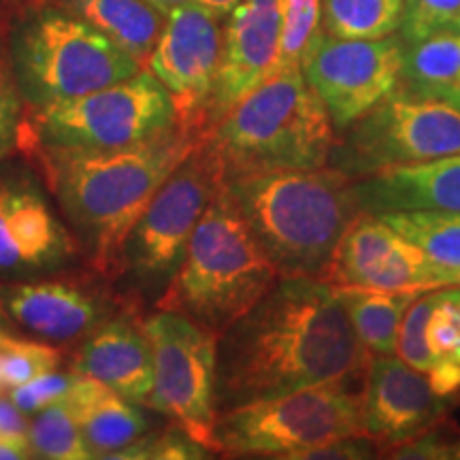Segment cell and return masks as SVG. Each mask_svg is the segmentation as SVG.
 Instances as JSON below:
<instances>
[{"instance_id":"6da1fadb","label":"cell","mask_w":460,"mask_h":460,"mask_svg":"<svg viewBox=\"0 0 460 460\" xmlns=\"http://www.w3.org/2000/svg\"><path fill=\"white\" fill-rule=\"evenodd\" d=\"M371 356L339 303L335 286L318 278L281 275L217 339V411L360 377Z\"/></svg>"},{"instance_id":"7a4b0ae2","label":"cell","mask_w":460,"mask_h":460,"mask_svg":"<svg viewBox=\"0 0 460 460\" xmlns=\"http://www.w3.org/2000/svg\"><path fill=\"white\" fill-rule=\"evenodd\" d=\"M205 135L180 124L119 149H45L51 186L68 220L107 271L124 254L126 239L156 190Z\"/></svg>"},{"instance_id":"3957f363","label":"cell","mask_w":460,"mask_h":460,"mask_svg":"<svg viewBox=\"0 0 460 460\" xmlns=\"http://www.w3.org/2000/svg\"><path fill=\"white\" fill-rule=\"evenodd\" d=\"M224 188L279 278L326 281L339 241L362 214L354 180L331 164L230 177Z\"/></svg>"},{"instance_id":"277c9868","label":"cell","mask_w":460,"mask_h":460,"mask_svg":"<svg viewBox=\"0 0 460 460\" xmlns=\"http://www.w3.org/2000/svg\"><path fill=\"white\" fill-rule=\"evenodd\" d=\"M205 137L224 166V180H230L322 169L329 164L337 130L301 66H288L241 99Z\"/></svg>"},{"instance_id":"5b68a950","label":"cell","mask_w":460,"mask_h":460,"mask_svg":"<svg viewBox=\"0 0 460 460\" xmlns=\"http://www.w3.org/2000/svg\"><path fill=\"white\" fill-rule=\"evenodd\" d=\"M279 279L222 186L188 241L158 309L190 318L220 337Z\"/></svg>"},{"instance_id":"8992f818","label":"cell","mask_w":460,"mask_h":460,"mask_svg":"<svg viewBox=\"0 0 460 460\" xmlns=\"http://www.w3.org/2000/svg\"><path fill=\"white\" fill-rule=\"evenodd\" d=\"M17 88L32 109L79 99L141 71L105 34L62 7H43L17 24L9 45Z\"/></svg>"},{"instance_id":"52a82bcc","label":"cell","mask_w":460,"mask_h":460,"mask_svg":"<svg viewBox=\"0 0 460 460\" xmlns=\"http://www.w3.org/2000/svg\"><path fill=\"white\" fill-rule=\"evenodd\" d=\"M358 377L315 384L217 411V452L241 456L288 458L309 447L349 437H365Z\"/></svg>"},{"instance_id":"ba28073f","label":"cell","mask_w":460,"mask_h":460,"mask_svg":"<svg viewBox=\"0 0 460 460\" xmlns=\"http://www.w3.org/2000/svg\"><path fill=\"white\" fill-rule=\"evenodd\" d=\"M177 126L169 92L147 68L79 99L34 109L43 149H119L143 143Z\"/></svg>"},{"instance_id":"9c48e42d","label":"cell","mask_w":460,"mask_h":460,"mask_svg":"<svg viewBox=\"0 0 460 460\" xmlns=\"http://www.w3.org/2000/svg\"><path fill=\"white\" fill-rule=\"evenodd\" d=\"M460 154V107L394 90L339 132L329 164L352 180Z\"/></svg>"},{"instance_id":"30bf717a","label":"cell","mask_w":460,"mask_h":460,"mask_svg":"<svg viewBox=\"0 0 460 460\" xmlns=\"http://www.w3.org/2000/svg\"><path fill=\"white\" fill-rule=\"evenodd\" d=\"M152 345L154 386L146 405L209 452L216 446L217 335L186 315L158 309L141 324Z\"/></svg>"},{"instance_id":"8fae6325","label":"cell","mask_w":460,"mask_h":460,"mask_svg":"<svg viewBox=\"0 0 460 460\" xmlns=\"http://www.w3.org/2000/svg\"><path fill=\"white\" fill-rule=\"evenodd\" d=\"M222 186L224 166L203 137L156 190L126 239L122 256L137 279L160 284L172 278L194 228Z\"/></svg>"},{"instance_id":"7c38bea8","label":"cell","mask_w":460,"mask_h":460,"mask_svg":"<svg viewBox=\"0 0 460 460\" xmlns=\"http://www.w3.org/2000/svg\"><path fill=\"white\" fill-rule=\"evenodd\" d=\"M401 37L339 39L320 28L301 58V71L324 102L337 135L399 88Z\"/></svg>"},{"instance_id":"4fadbf2b","label":"cell","mask_w":460,"mask_h":460,"mask_svg":"<svg viewBox=\"0 0 460 460\" xmlns=\"http://www.w3.org/2000/svg\"><path fill=\"white\" fill-rule=\"evenodd\" d=\"M222 20L197 0L172 9L146 65L169 92L177 124L200 135L220 71Z\"/></svg>"},{"instance_id":"5bb4252c","label":"cell","mask_w":460,"mask_h":460,"mask_svg":"<svg viewBox=\"0 0 460 460\" xmlns=\"http://www.w3.org/2000/svg\"><path fill=\"white\" fill-rule=\"evenodd\" d=\"M326 281L369 290H437L460 286V273L430 261L382 217L360 214L339 241Z\"/></svg>"},{"instance_id":"9a60e30c","label":"cell","mask_w":460,"mask_h":460,"mask_svg":"<svg viewBox=\"0 0 460 460\" xmlns=\"http://www.w3.org/2000/svg\"><path fill=\"white\" fill-rule=\"evenodd\" d=\"M450 396L437 394L429 373L405 360L373 354L362 379L365 437L379 452H390L435 424L444 422Z\"/></svg>"},{"instance_id":"2e32d148","label":"cell","mask_w":460,"mask_h":460,"mask_svg":"<svg viewBox=\"0 0 460 460\" xmlns=\"http://www.w3.org/2000/svg\"><path fill=\"white\" fill-rule=\"evenodd\" d=\"M226 17L220 71L207 109L205 135L279 68V0H241Z\"/></svg>"},{"instance_id":"e0dca14e","label":"cell","mask_w":460,"mask_h":460,"mask_svg":"<svg viewBox=\"0 0 460 460\" xmlns=\"http://www.w3.org/2000/svg\"><path fill=\"white\" fill-rule=\"evenodd\" d=\"M75 254L73 237L31 181L0 177V275L54 269Z\"/></svg>"},{"instance_id":"ac0fdd59","label":"cell","mask_w":460,"mask_h":460,"mask_svg":"<svg viewBox=\"0 0 460 460\" xmlns=\"http://www.w3.org/2000/svg\"><path fill=\"white\" fill-rule=\"evenodd\" d=\"M9 320L43 341H71L107 322V301L71 281H26L0 288Z\"/></svg>"},{"instance_id":"d6986e66","label":"cell","mask_w":460,"mask_h":460,"mask_svg":"<svg viewBox=\"0 0 460 460\" xmlns=\"http://www.w3.org/2000/svg\"><path fill=\"white\" fill-rule=\"evenodd\" d=\"M362 214L456 211L460 214V154L382 169L354 180Z\"/></svg>"},{"instance_id":"ffe728a7","label":"cell","mask_w":460,"mask_h":460,"mask_svg":"<svg viewBox=\"0 0 460 460\" xmlns=\"http://www.w3.org/2000/svg\"><path fill=\"white\" fill-rule=\"evenodd\" d=\"M71 371L105 384L124 399L146 405L154 386L152 345L139 326L126 320L102 322L85 337Z\"/></svg>"},{"instance_id":"44dd1931","label":"cell","mask_w":460,"mask_h":460,"mask_svg":"<svg viewBox=\"0 0 460 460\" xmlns=\"http://www.w3.org/2000/svg\"><path fill=\"white\" fill-rule=\"evenodd\" d=\"M65 402L77 418L92 458H111L147 430V420L137 402L82 373H77V382Z\"/></svg>"},{"instance_id":"7402d4cb","label":"cell","mask_w":460,"mask_h":460,"mask_svg":"<svg viewBox=\"0 0 460 460\" xmlns=\"http://www.w3.org/2000/svg\"><path fill=\"white\" fill-rule=\"evenodd\" d=\"M58 7L82 17L146 68L166 15L147 0H58Z\"/></svg>"},{"instance_id":"603a6c76","label":"cell","mask_w":460,"mask_h":460,"mask_svg":"<svg viewBox=\"0 0 460 460\" xmlns=\"http://www.w3.org/2000/svg\"><path fill=\"white\" fill-rule=\"evenodd\" d=\"M396 90L460 107V32L444 31L402 43L401 82Z\"/></svg>"},{"instance_id":"cb8c5ba5","label":"cell","mask_w":460,"mask_h":460,"mask_svg":"<svg viewBox=\"0 0 460 460\" xmlns=\"http://www.w3.org/2000/svg\"><path fill=\"white\" fill-rule=\"evenodd\" d=\"M335 292L362 345L377 356L396 354L402 315L420 292L369 290L354 286H335Z\"/></svg>"},{"instance_id":"d4e9b609","label":"cell","mask_w":460,"mask_h":460,"mask_svg":"<svg viewBox=\"0 0 460 460\" xmlns=\"http://www.w3.org/2000/svg\"><path fill=\"white\" fill-rule=\"evenodd\" d=\"M405 0H320V28L339 39H382L401 28Z\"/></svg>"},{"instance_id":"484cf974","label":"cell","mask_w":460,"mask_h":460,"mask_svg":"<svg viewBox=\"0 0 460 460\" xmlns=\"http://www.w3.org/2000/svg\"><path fill=\"white\" fill-rule=\"evenodd\" d=\"M377 217L413 241L430 261L460 273V214L456 211H399Z\"/></svg>"},{"instance_id":"4316f807","label":"cell","mask_w":460,"mask_h":460,"mask_svg":"<svg viewBox=\"0 0 460 460\" xmlns=\"http://www.w3.org/2000/svg\"><path fill=\"white\" fill-rule=\"evenodd\" d=\"M28 444L32 458L45 460H90L84 433L66 402L45 407L32 413L28 424Z\"/></svg>"},{"instance_id":"83f0119b","label":"cell","mask_w":460,"mask_h":460,"mask_svg":"<svg viewBox=\"0 0 460 460\" xmlns=\"http://www.w3.org/2000/svg\"><path fill=\"white\" fill-rule=\"evenodd\" d=\"M3 349V388H15L43 373L60 367V354L43 341H26L17 337L0 339Z\"/></svg>"},{"instance_id":"f1b7e54d","label":"cell","mask_w":460,"mask_h":460,"mask_svg":"<svg viewBox=\"0 0 460 460\" xmlns=\"http://www.w3.org/2000/svg\"><path fill=\"white\" fill-rule=\"evenodd\" d=\"M279 68L301 66V58L320 31V0H279ZM278 68V71H279Z\"/></svg>"},{"instance_id":"f546056e","label":"cell","mask_w":460,"mask_h":460,"mask_svg":"<svg viewBox=\"0 0 460 460\" xmlns=\"http://www.w3.org/2000/svg\"><path fill=\"white\" fill-rule=\"evenodd\" d=\"M437 296H439V288L437 290H424L413 298L405 315H402L399 341H396V354L413 369L429 373L435 367L433 356L429 352L427 345V324L433 312Z\"/></svg>"},{"instance_id":"4dcf8cb0","label":"cell","mask_w":460,"mask_h":460,"mask_svg":"<svg viewBox=\"0 0 460 460\" xmlns=\"http://www.w3.org/2000/svg\"><path fill=\"white\" fill-rule=\"evenodd\" d=\"M399 31L402 43L444 31L460 32V0H405Z\"/></svg>"},{"instance_id":"1f68e13d","label":"cell","mask_w":460,"mask_h":460,"mask_svg":"<svg viewBox=\"0 0 460 460\" xmlns=\"http://www.w3.org/2000/svg\"><path fill=\"white\" fill-rule=\"evenodd\" d=\"M429 352L437 362L450 358L460 348V286L439 288L427 324Z\"/></svg>"},{"instance_id":"d6a6232c","label":"cell","mask_w":460,"mask_h":460,"mask_svg":"<svg viewBox=\"0 0 460 460\" xmlns=\"http://www.w3.org/2000/svg\"><path fill=\"white\" fill-rule=\"evenodd\" d=\"M207 447L194 441L186 430L175 427L164 435H143L130 446L122 447L111 458L118 460H183V458H203Z\"/></svg>"},{"instance_id":"836d02e7","label":"cell","mask_w":460,"mask_h":460,"mask_svg":"<svg viewBox=\"0 0 460 460\" xmlns=\"http://www.w3.org/2000/svg\"><path fill=\"white\" fill-rule=\"evenodd\" d=\"M77 382V373H58L49 371L43 376L31 379V382L22 384V386L9 388V399L20 407L26 416L45 410V407L56 405V402H65L71 394V390Z\"/></svg>"},{"instance_id":"e575fe53","label":"cell","mask_w":460,"mask_h":460,"mask_svg":"<svg viewBox=\"0 0 460 460\" xmlns=\"http://www.w3.org/2000/svg\"><path fill=\"white\" fill-rule=\"evenodd\" d=\"M22 92L17 88L9 48L0 43V160L17 146L22 126Z\"/></svg>"},{"instance_id":"d590c367","label":"cell","mask_w":460,"mask_h":460,"mask_svg":"<svg viewBox=\"0 0 460 460\" xmlns=\"http://www.w3.org/2000/svg\"><path fill=\"white\" fill-rule=\"evenodd\" d=\"M458 435H450V430L444 422L435 424L433 429L424 430L422 435L413 437V439L405 441V444L393 447V450L386 452L390 458H427V460H441V458H454V450H456Z\"/></svg>"},{"instance_id":"8d00e7d4","label":"cell","mask_w":460,"mask_h":460,"mask_svg":"<svg viewBox=\"0 0 460 460\" xmlns=\"http://www.w3.org/2000/svg\"><path fill=\"white\" fill-rule=\"evenodd\" d=\"M430 386L437 394L452 396L460 390V348L458 352L450 356V358L437 362L433 369L429 371Z\"/></svg>"},{"instance_id":"74e56055","label":"cell","mask_w":460,"mask_h":460,"mask_svg":"<svg viewBox=\"0 0 460 460\" xmlns=\"http://www.w3.org/2000/svg\"><path fill=\"white\" fill-rule=\"evenodd\" d=\"M31 420L11 399L0 396V437H26Z\"/></svg>"},{"instance_id":"f35d334b","label":"cell","mask_w":460,"mask_h":460,"mask_svg":"<svg viewBox=\"0 0 460 460\" xmlns=\"http://www.w3.org/2000/svg\"><path fill=\"white\" fill-rule=\"evenodd\" d=\"M32 458L28 437H0V460Z\"/></svg>"},{"instance_id":"ab89813d","label":"cell","mask_w":460,"mask_h":460,"mask_svg":"<svg viewBox=\"0 0 460 460\" xmlns=\"http://www.w3.org/2000/svg\"><path fill=\"white\" fill-rule=\"evenodd\" d=\"M197 3L203 4V7H207V9H211L220 17H226L230 11L237 7L241 0H197Z\"/></svg>"},{"instance_id":"60d3db41","label":"cell","mask_w":460,"mask_h":460,"mask_svg":"<svg viewBox=\"0 0 460 460\" xmlns=\"http://www.w3.org/2000/svg\"><path fill=\"white\" fill-rule=\"evenodd\" d=\"M147 3L163 11L164 15H169L172 9L181 7V4H186V3H192V0H147Z\"/></svg>"},{"instance_id":"b9f144b4","label":"cell","mask_w":460,"mask_h":460,"mask_svg":"<svg viewBox=\"0 0 460 460\" xmlns=\"http://www.w3.org/2000/svg\"><path fill=\"white\" fill-rule=\"evenodd\" d=\"M7 318H9V315L4 314L3 305H0V339L9 335V322H7Z\"/></svg>"},{"instance_id":"7bdbcfd3","label":"cell","mask_w":460,"mask_h":460,"mask_svg":"<svg viewBox=\"0 0 460 460\" xmlns=\"http://www.w3.org/2000/svg\"><path fill=\"white\" fill-rule=\"evenodd\" d=\"M0 388H3V349H0Z\"/></svg>"},{"instance_id":"ee69618b","label":"cell","mask_w":460,"mask_h":460,"mask_svg":"<svg viewBox=\"0 0 460 460\" xmlns=\"http://www.w3.org/2000/svg\"><path fill=\"white\" fill-rule=\"evenodd\" d=\"M454 458H460V435H458V441H456V450H454Z\"/></svg>"}]
</instances>
